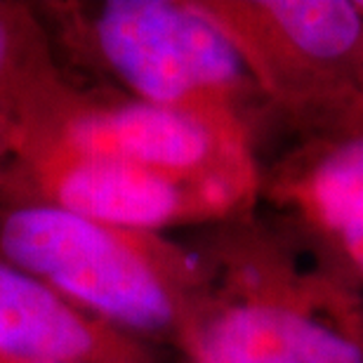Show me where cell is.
Here are the masks:
<instances>
[{
	"label": "cell",
	"mask_w": 363,
	"mask_h": 363,
	"mask_svg": "<svg viewBox=\"0 0 363 363\" xmlns=\"http://www.w3.org/2000/svg\"><path fill=\"white\" fill-rule=\"evenodd\" d=\"M189 363H363V290L318 245L252 213L194 245Z\"/></svg>",
	"instance_id": "cell-1"
},
{
	"label": "cell",
	"mask_w": 363,
	"mask_h": 363,
	"mask_svg": "<svg viewBox=\"0 0 363 363\" xmlns=\"http://www.w3.org/2000/svg\"><path fill=\"white\" fill-rule=\"evenodd\" d=\"M0 259L130 335L175 347L201 288L189 245L33 201H0Z\"/></svg>",
	"instance_id": "cell-2"
},
{
	"label": "cell",
	"mask_w": 363,
	"mask_h": 363,
	"mask_svg": "<svg viewBox=\"0 0 363 363\" xmlns=\"http://www.w3.org/2000/svg\"><path fill=\"white\" fill-rule=\"evenodd\" d=\"M67 40L128 97L250 130L259 94L236 50L191 0L50 3Z\"/></svg>",
	"instance_id": "cell-3"
},
{
	"label": "cell",
	"mask_w": 363,
	"mask_h": 363,
	"mask_svg": "<svg viewBox=\"0 0 363 363\" xmlns=\"http://www.w3.org/2000/svg\"><path fill=\"white\" fill-rule=\"evenodd\" d=\"M217 26L259 97L333 130L363 74V0H191Z\"/></svg>",
	"instance_id": "cell-4"
},
{
	"label": "cell",
	"mask_w": 363,
	"mask_h": 363,
	"mask_svg": "<svg viewBox=\"0 0 363 363\" xmlns=\"http://www.w3.org/2000/svg\"><path fill=\"white\" fill-rule=\"evenodd\" d=\"M0 199L45 203L116 227L163 234L248 215L259 194L224 182L163 175L35 140L0 170Z\"/></svg>",
	"instance_id": "cell-5"
},
{
	"label": "cell",
	"mask_w": 363,
	"mask_h": 363,
	"mask_svg": "<svg viewBox=\"0 0 363 363\" xmlns=\"http://www.w3.org/2000/svg\"><path fill=\"white\" fill-rule=\"evenodd\" d=\"M35 140L163 175L213 179L262 194L248 128L224 125L133 97L99 99L81 92L31 142Z\"/></svg>",
	"instance_id": "cell-6"
},
{
	"label": "cell",
	"mask_w": 363,
	"mask_h": 363,
	"mask_svg": "<svg viewBox=\"0 0 363 363\" xmlns=\"http://www.w3.org/2000/svg\"><path fill=\"white\" fill-rule=\"evenodd\" d=\"M0 354L38 363H161L151 342L0 259Z\"/></svg>",
	"instance_id": "cell-7"
},
{
	"label": "cell",
	"mask_w": 363,
	"mask_h": 363,
	"mask_svg": "<svg viewBox=\"0 0 363 363\" xmlns=\"http://www.w3.org/2000/svg\"><path fill=\"white\" fill-rule=\"evenodd\" d=\"M269 196L363 290V128L328 133L288 161Z\"/></svg>",
	"instance_id": "cell-8"
},
{
	"label": "cell",
	"mask_w": 363,
	"mask_h": 363,
	"mask_svg": "<svg viewBox=\"0 0 363 363\" xmlns=\"http://www.w3.org/2000/svg\"><path fill=\"white\" fill-rule=\"evenodd\" d=\"M78 94L57 67L40 12L0 0V170Z\"/></svg>",
	"instance_id": "cell-9"
},
{
	"label": "cell",
	"mask_w": 363,
	"mask_h": 363,
	"mask_svg": "<svg viewBox=\"0 0 363 363\" xmlns=\"http://www.w3.org/2000/svg\"><path fill=\"white\" fill-rule=\"evenodd\" d=\"M350 128H363V74H361L357 94H354L347 113L342 116V121H340L335 128L328 130V133H335V130H350Z\"/></svg>",
	"instance_id": "cell-10"
},
{
	"label": "cell",
	"mask_w": 363,
	"mask_h": 363,
	"mask_svg": "<svg viewBox=\"0 0 363 363\" xmlns=\"http://www.w3.org/2000/svg\"><path fill=\"white\" fill-rule=\"evenodd\" d=\"M0 363H38V361H28V359H17V357H7V354H0Z\"/></svg>",
	"instance_id": "cell-11"
}]
</instances>
